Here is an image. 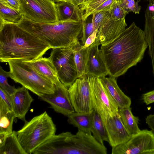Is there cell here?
Returning a JSON list of instances; mask_svg holds the SVG:
<instances>
[{
	"label": "cell",
	"mask_w": 154,
	"mask_h": 154,
	"mask_svg": "<svg viewBox=\"0 0 154 154\" xmlns=\"http://www.w3.org/2000/svg\"><path fill=\"white\" fill-rule=\"evenodd\" d=\"M72 47L53 49L49 58L61 82L69 88L78 78Z\"/></svg>",
	"instance_id": "6"
},
{
	"label": "cell",
	"mask_w": 154,
	"mask_h": 154,
	"mask_svg": "<svg viewBox=\"0 0 154 154\" xmlns=\"http://www.w3.org/2000/svg\"><path fill=\"white\" fill-rule=\"evenodd\" d=\"M0 3L14 9L20 10V4L19 0H0Z\"/></svg>",
	"instance_id": "35"
},
{
	"label": "cell",
	"mask_w": 154,
	"mask_h": 154,
	"mask_svg": "<svg viewBox=\"0 0 154 154\" xmlns=\"http://www.w3.org/2000/svg\"><path fill=\"white\" fill-rule=\"evenodd\" d=\"M101 81L119 109L130 107V98L126 95L118 86L115 78L109 76L100 78Z\"/></svg>",
	"instance_id": "16"
},
{
	"label": "cell",
	"mask_w": 154,
	"mask_h": 154,
	"mask_svg": "<svg viewBox=\"0 0 154 154\" xmlns=\"http://www.w3.org/2000/svg\"><path fill=\"white\" fill-rule=\"evenodd\" d=\"M97 41H99V40L97 35V30H96L87 38L83 45L86 48H89L91 45Z\"/></svg>",
	"instance_id": "37"
},
{
	"label": "cell",
	"mask_w": 154,
	"mask_h": 154,
	"mask_svg": "<svg viewBox=\"0 0 154 154\" xmlns=\"http://www.w3.org/2000/svg\"><path fill=\"white\" fill-rule=\"evenodd\" d=\"M91 0H85V2L84 3H87Z\"/></svg>",
	"instance_id": "43"
},
{
	"label": "cell",
	"mask_w": 154,
	"mask_h": 154,
	"mask_svg": "<svg viewBox=\"0 0 154 154\" xmlns=\"http://www.w3.org/2000/svg\"><path fill=\"white\" fill-rule=\"evenodd\" d=\"M68 1L76 7L80 6L85 2V0H68Z\"/></svg>",
	"instance_id": "39"
},
{
	"label": "cell",
	"mask_w": 154,
	"mask_h": 154,
	"mask_svg": "<svg viewBox=\"0 0 154 154\" xmlns=\"http://www.w3.org/2000/svg\"><path fill=\"white\" fill-rule=\"evenodd\" d=\"M101 45L96 42L88 48L85 74L89 76L102 78L108 75V72L101 51Z\"/></svg>",
	"instance_id": "12"
},
{
	"label": "cell",
	"mask_w": 154,
	"mask_h": 154,
	"mask_svg": "<svg viewBox=\"0 0 154 154\" xmlns=\"http://www.w3.org/2000/svg\"><path fill=\"white\" fill-rule=\"evenodd\" d=\"M38 99L49 103L56 112L68 116L75 112L72 104L68 89L59 81L54 84L53 93L45 94Z\"/></svg>",
	"instance_id": "11"
},
{
	"label": "cell",
	"mask_w": 154,
	"mask_h": 154,
	"mask_svg": "<svg viewBox=\"0 0 154 154\" xmlns=\"http://www.w3.org/2000/svg\"><path fill=\"white\" fill-rule=\"evenodd\" d=\"M108 137V143L114 147L128 140L131 136L127 131L118 112L112 116L102 119Z\"/></svg>",
	"instance_id": "13"
},
{
	"label": "cell",
	"mask_w": 154,
	"mask_h": 154,
	"mask_svg": "<svg viewBox=\"0 0 154 154\" xmlns=\"http://www.w3.org/2000/svg\"><path fill=\"white\" fill-rule=\"evenodd\" d=\"M118 113L123 125L131 136L140 131L138 126L139 118L133 115L130 107L119 109Z\"/></svg>",
	"instance_id": "24"
},
{
	"label": "cell",
	"mask_w": 154,
	"mask_h": 154,
	"mask_svg": "<svg viewBox=\"0 0 154 154\" xmlns=\"http://www.w3.org/2000/svg\"><path fill=\"white\" fill-rule=\"evenodd\" d=\"M24 122L23 126L17 133L18 140L26 154H32L40 145L55 134L56 126L46 111Z\"/></svg>",
	"instance_id": "4"
},
{
	"label": "cell",
	"mask_w": 154,
	"mask_h": 154,
	"mask_svg": "<svg viewBox=\"0 0 154 154\" xmlns=\"http://www.w3.org/2000/svg\"><path fill=\"white\" fill-rule=\"evenodd\" d=\"M70 100L75 112L91 113L94 109L90 76L86 74L78 78L68 89Z\"/></svg>",
	"instance_id": "8"
},
{
	"label": "cell",
	"mask_w": 154,
	"mask_h": 154,
	"mask_svg": "<svg viewBox=\"0 0 154 154\" xmlns=\"http://www.w3.org/2000/svg\"><path fill=\"white\" fill-rule=\"evenodd\" d=\"M0 99L10 109L12 110V96L8 94L1 88H0Z\"/></svg>",
	"instance_id": "33"
},
{
	"label": "cell",
	"mask_w": 154,
	"mask_h": 154,
	"mask_svg": "<svg viewBox=\"0 0 154 154\" xmlns=\"http://www.w3.org/2000/svg\"><path fill=\"white\" fill-rule=\"evenodd\" d=\"M8 63L10 77L15 82L20 83L38 97L54 92V84L23 61L11 60Z\"/></svg>",
	"instance_id": "5"
},
{
	"label": "cell",
	"mask_w": 154,
	"mask_h": 154,
	"mask_svg": "<svg viewBox=\"0 0 154 154\" xmlns=\"http://www.w3.org/2000/svg\"><path fill=\"white\" fill-rule=\"evenodd\" d=\"M90 79L94 109L102 119L117 114L119 108L102 84L100 78L90 76Z\"/></svg>",
	"instance_id": "10"
},
{
	"label": "cell",
	"mask_w": 154,
	"mask_h": 154,
	"mask_svg": "<svg viewBox=\"0 0 154 154\" xmlns=\"http://www.w3.org/2000/svg\"><path fill=\"white\" fill-rule=\"evenodd\" d=\"M140 1L136 2L133 0L123 5H120L128 12H132L135 14H139L141 7L138 5Z\"/></svg>",
	"instance_id": "32"
},
{
	"label": "cell",
	"mask_w": 154,
	"mask_h": 154,
	"mask_svg": "<svg viewBox=\"0 0 154 154\" xmlns=\"http://www.w3.org/2000/svg\"><path fill=\"white\" fill-rule=\"evenodd\" d=\"M23 17L38 23L58 22L55 2L53 0H19Z\"/></svg>",
	"instance_id": "7"
},
{
	"label": "cell",
	"mask_w": 154,
	"mask_h": 154,
	"mask_svg": "<svg viewBox=\"0 0 154 154\" xmlns=\"http://www.w3.org/2000/svg\"><path fill=\"white\" fill-rule=\"evenodd\" d=\"M142 100L147 105L154 103V90L143 94Z\"/></svg>",
	"instance_id": "36"
},
{
	"label": "cell",
	"mask_w": 154,
	"mask_h": 154,
	"mask_svg": "<svg viewBox=\"0 0 154 154\" xmlns=\"http://www.w3.org/2000/svg\"><path fill=\"white\" fill-rule=\"evenodd\" d=\"M82 29L81 40L82 44L84 45L87 38L95 30L94 23L92 20L91 22L82 20Z\"/></svg>",
	"instance_id": "31"
},
{
	"label": "cell",
	"mask_w": 154,
	"mask_h": 154,
	"mask_svg": "<svg viewBox=\"0 0 154 154\" xmlns=\"http://www.w3.org/2000/svg\"><path fill=\"white\" fill-rule=\"evenodd\" d=\"M115 1L116 0H106L94 10L92 14L102 11L109 10L112 5Z\"/></svg>",
	"instance_id": "34"
},
{
	"label": "cell",
	"mask_w": 154,
	"mask_h": 154,
	"mask_svg": "<svg viewBox=\"0 0 154 154\" xmlns=\"http://www.w3.org/2000/svg\"><path fill=\"white\" fill-rule=\"evenodd\" d=\"M106 0H91L82 4L79 7L82 13V20L86 21L93 11Z\"/></svg>",
	"instance_id": "27"
},
{
	"label": "cell",
	"mask_w": 154,
	"mask_h": 154,
	"mask_svg": "<svg viewBox=\"0 0 154 154\" xmlns=\"http://www.w3.org/2000/svg\"><path fill=\"white\" fill-rule=\"evenodd\" d=\"M17 25L37 37L52 49L72 46L82 35V20L41 23L23 17Z\"/></svg>",
	"instance_id": "3"
},
{
	"label": "cell",
	"mask_w": 154,
	"mask_h": 154,
	"mask_svg": "<svg viewBox=\"0 0 154 154\" xmlns=\"http://www.w3.org/2000/svg\"><path fill=\"white\" fill-rule=\"evenodd\" d=\"M9 77H10L9 72L4 70L2 67L0 66V88L12 96L16 88L14 86H11L8 84V79Z\"/></svg>",
	"instance_id": "28"
},
{
	"label": "cell",
	"mask_w": 154,
	"mask_h": 154,
	"mask_svg": "<svg viewBox=\"0 0 154 154\" xmlns=\"http://www.w3.org/2000/svg\"><path fill=\"white\" fill-rule=\"evenodd\" d=\"M69 123L86 133L91 134L92 112L84 113L75 112L68 116Z\"/></svg>",
	"instance_id": "22"
},
{
	"label": "cell",
	"mask_w": 154,
	"mask_h": 154,
	"mask_svg": "<svg viewBox=\"0 0 154 154\" xmlns=\"http://www.w3.org/2000/svg\"><path fill=\"white\" fill-rule=\"evenodd\" d=\"M153 154H154V152H153Z\"/></svg>",
	"instance_id": "44"
},
{
	"label": "cell",
	"mask_w": 154,
	"mask_h": 154,
	"mask_svg": "<svg viewBox=\"0 0 154 154\" xmlns=\"http://www.w3.org/2000/svg\"><path fill=\"white\" fill-rule=\"evenodd\" d=\"M147 42L154 76V11L147 8L145 11V23L143 30Z\"/></svg>",
	"instance_id": "20"
},
{
	"label": "cell",
	"mask_w": 154,
	"mask_h": 154,
	"mask_svg": "<svg viewBox=\"0 0 154 154\" xmlns=\"http://www.w3.org/2000/svg\"><path fill=\"white\" fill-rule=\"evenodd\" d=\"M148 47L144 31L133 22L116 39L101 45L108 75L117 78L143 59Z\"/></svg>",
	"instance_id": "1"
},
{
	"label": "cell",
	"mask_w": 154,
	"mask_h": 154,
	"mask_svg": "<svg viewBox=\"0 0 154 154\" xmlns=\"http://www.w3.org/2000/svg\"><path fill=\"white\" fill-rule=\"evenodd\" d=\"M132 0H123L122 2L120 4L121 5H123Z\"/></svg>",
	"instance_id": "40"
},
{
	"label": "cell",
	"mask_w": 154,
	"mask_h": 154,
	"mask_svg": "<svg viewBox=\"0 0 154 154\" xmlns=\"http://www.w3.org/2000/svg\"><path fill=\"white\" fill-rule=\"evenodd\" d=\"M93 21L95 30H98L99 28L110 17L109 10H106L94 13L92 14Z\"/></svg>",
	"instance_id": "29"
},
{
	"label": "cell",
	"mask_w": 154,
	"mask_h": 154,
	"mask_svg": "<svg viewBox=\"0 0 154 154\" xmlns=\"http://www.w3.org/2000/svg\"><path fill=\"white\" fill-rule=\"evenodd\" d=\"M23 62L38 73L50 80L54 84L60 81L55 68L49 57H42L34 61Z\"/></svg>",
	"instance_id": "17"
},
{
	"label": "cell",
	"mask_w": 154,
	"mask_h": 154,
	"mask_svg": "<svg viewBox=\"0 0 154 154\" xmlns=\"http://www.w3.org/2000/svg\"><path fill=\"white\" fill-rule=\"evenodd\" d=\"M58 21L82 20L79 6L76 7L68 1L55 3Z\"/></svg>",
	"instance_id": "18"
},
{
	"label": "cell",
	"mask_w": 154,
	"mask_h": 154,
	"mask_svg": "<svg viewBox=\"0 0 154 154\" xmlns=\"http://www.w3.org/2000/svg\"><path fill=\"white\" fill-rule=\"evenodd\" d=\"M23 17V13L18 10L0 3V23L18 24Z\"/></svg>",
	"instance_id": "26"
},
{
	"label": "cell",
	"mask_w": 154,
	"mask_h": 154,
	"mask_svg": "<svg viewBox=\"0 0 154 154\" xmlns=\"http://www.w3.org/2000/svg\"><path fill=\"white\" fill-rule=\"evenodd\" d=\"M123 0H116V1L119 4H120Z\"/></svg>",
	"instance_id": "42"
},
{
	"label": "cell",
	"mask_w": 154,
	"mask_h": 154,
	"mask_svg": "<svg viewBox=\"0 0 154 154\" xmlns=\"http://www.w3.org/2000/svg\"><path fill=\"white\" fill-rule=\"evenodd\" d=\"M0 154H26L17 137V131L4 136L0 135Z\"/></svg>",
	"instance_id": "19"
},
{
	"label": "cell",
	"mask_w": 154,
	"mask_h": 154,
	"mask_svg": "<svg viewBox=\"0 0 154 154\" xmlns=\"http://www.w3.org/2000/svg\"><path fill=\"white\" fill-rule=\"evenodd\" d=\"M72 49L78 78L85 74L88 48L85 47L78 40Z\"/></svg>",
	"instance_id": "23"
},
{
	"label": "cell",
	"mask_w": 154,
	"mask_h": 154,
	"mask_svg": "<svg viewBox=\"0 0 154 154\" xmlns=\"http://www.w3.org/2000/svg\"><path fill=\"white\" fill-rule=\"evenodd\" d=\"M12 111L15 118L25 121V116L34 99L28 90L22 86L16 88L12 95Z\"/></svg>",
	"instance_id": "15"
},
{
	"label": "cell",
	"mask_w": 154,
	"mask_h": 154,
	"mask_svg": "<svg viewBox=\"0 0 154 154\" xmlns=\"http://www.w3.org/2000/svg\"><path fill=\"white\" fill-rule=\"evenodd\" d=\"M55 2H66L68 1V0H53Z\"/></svg>",
	"instance_id": "41"
},
{
	"label": "cell",
	"mask_w": 154,
	"mask_h": 154,
	"mask_svg": "<svg viewBox=\"0 0 154 154\" xmlns=\"http://www.w3.org/2000/svg\"><path fill=\"white\" fill-rule=\"evenodd\" d=\"M154 132L147 129L131 136L126 142L112 147V154H153Z\"/></svg>",
	"instance_id": "9"
},
{
	"label": "cell",
	"mask_w": 154,
	"mask_h": 154,
	"mask_svg": "<svg viewBox=\"0 0 154 154\" xmlns=\"http://www.w3.org/2000/svg\"><path fill=\"white\" fill-rule=\"evenodd\" d=\"M145 120L149 127L154 132V114H150L147 116Z\"/></svg>",
	"instance_id": "38"
},
{
	"label": "cell",
	"mask_w": 154,
	"mask_h": 154,
	"mask_svg": "<svg viewBox=\"0 0 154 154\" xmlns=\"http://www.w3.org/2000/svg\"><path fill=\"white\" fill-rule=\"evenodd\" d=\"M51 48L17 24L0 23V61H32L43 57Z\"/></svg>",
	"instance_id": "2"
},
{
	"label": "cell",
	"mask_w": 154,
	"mask_h": 154,
	"mask_svg": "<svg viewBox=\"0 0 154 154\" xmlns=\"http://www.w3.org/2000/svg\"><path fill=\"white\" fill-rule=\"evenodd\" d=\"M15 118L13 111L0 99V135L6 136L12 133Z\"/></svg>",
	"instance_id": "21"
},
{
	"label": "cell",
	"mask_w": 154,
	"mask_h": 154,
	"mask_svg": "<svg viewBox=\"0 0 154 154\" xmlns=\"http://www.w3.org/2000/svg\"><path fill=\"white\" fill-rule=\"evenodd\" d=\"M91 132L95 139L100 143L104 145V141L108 142L107 133L102 119L95 109L92 112Z\"/></svg>",
	"instance_id": "25"
},
{
	"label": "cell",
	"mask_w": 154,
	"mask_h": 154,
	"mask_svg": "<svg viewBox=\"0 0 154 154\" xmlns=\"http://www.w3.org/2000/svg\"><path fill=\"white\" fill-rule=\"evenodd\" d=\"M109 13L112 19L117 20L125 18L128 12L120 4L115 1L109 10Z\"/></svg>",
	"instance_id": "30"
},
{
	"label": "cell",
	"mask_w": 154,
	"mask_h": 154,
	"mask_svg": "<svg viewBox=\"0 0 154 154\" xmlns=\"http://www.w3.org/2000/svg\"><path fill=\"white\" fill-rule=\"evenodd\" d=\"M127 26L125 18L117 20L112 19L110 17L97 31V35L101 45H106L114 40Z\"/></svg>",
	"instance_id": "14"
}]
</instances>
